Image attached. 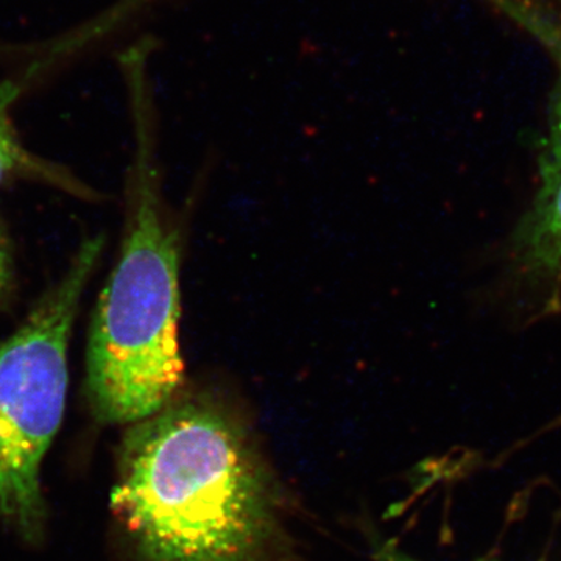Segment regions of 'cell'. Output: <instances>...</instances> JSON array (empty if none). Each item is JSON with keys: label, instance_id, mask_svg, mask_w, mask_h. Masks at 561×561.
<instances>
[{"label": "cell", "instance_id": "1", "mask_svg": "<svg viewBox=\"0 0 561 561\" xmlns=\"http://www.w3.org/2000/svg\"><path fill=\"white\" fill-rule=\"evenodd\" d=\"M111 507L146 561H249L271 518L245 431L206 394L131 424Z\"/></svg>", "mask_w": 561, "mask_h": 561}, {"label": "cell", "instance_id": "2", "mask_svg": "<svg viewBox=\"0 0 561 561\" xmlns=\"http://www.w3.org/2000/svg\"><path fill=\"white\" fill-rule=\"evenodd\" d=\"M180 316L179 234L162 213L153 169L140 160L119 257L88 335L84 387L103 423H139L180 393Z\"/></svg>", "mask_w": 561, "mask_h": 561}, {"label": "cell", "instance_id": "3", "mask_svg": "<svg viewBox=\"0 0 561 561\" xmlns=\"http://www.w3.org/2000/svg\"><path fill=\"white\" fill-rule=\"evenodd\" d=\"M103 243L84 239L65 275L0 341V516L25 531L43 519L41 467L65 419L70 337Z\"/></svg>", "mask_w": 561, "mask_h": 561}, {"label": "cell", "instance_id": "4", "mask_svg": "<svg viewBox=\"0 0 561 561\" xmlns=\"http://www.w3.org/2000/svg\"><path fill=\"white\" fill-rule=\"evenodd\" d=\"M551 50L559 83L540 158V179L505 245V276L535 319L561 311V21L523 0H494Z\"/></svg>", "mask_w": 561, "mask_h": 561}, {"label": "cell", "instance_id": "5", "mask_svg": "<svg viewBox=\"0 0 561 561\" xmlns=\"http://www.w3.org/2000/svg\"><path fill=\"white\" fill-rule=\"evenodd\" d=\"M20 180L51 184L77 197H91V191L72 173L36 157L22 144L9 114V99L0 91V187Z\"/></svg>", "mask_w": 561, "mask_h": 561}, {"label": "cell", "instance_id": "6", "mask_svg": "<svg viewBox=\"0 0 561 561\" xmlns=\"http://www.w3.org/2000/svg\"><path fill=\"white\" fill-rule=\"evenodd\" d=\"M13 275V253H11L9 238H7L2 224H0V301L9 294Z\"/></svg>", "mask_w": 561, "mask_h": 561}, {"label": "cell", "instance_id": "7", "mask_svg": "<svg viewBox=\"0 0 561 561\" xmlns=\"http://www.w3.org/2000/svg\"><path fill=\"white\" fill-rule=\"evenodd\" d=\"M381 561H415L412 559H409V557L402 556L400 552L394 551H386L383 552L382 560Z\"/></svg>", "mask_w": 561, "mask_h": 561}]
</instances>
